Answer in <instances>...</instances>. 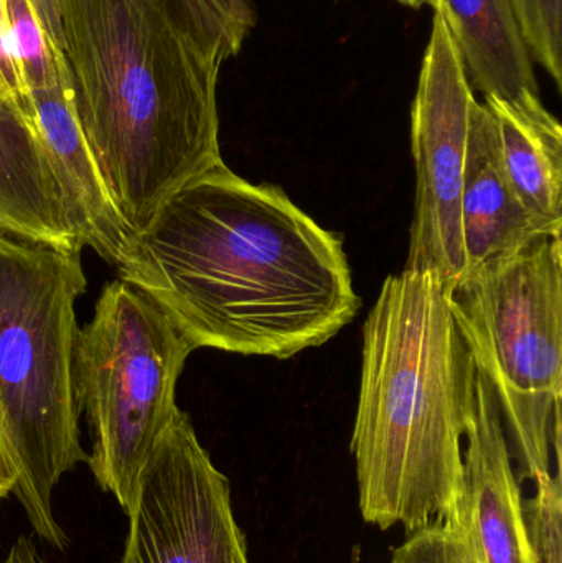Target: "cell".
<instances>
[{
    "label": "cell",
    "mask_w": 562,
    "mask_h": 563,
    "mask_svg": "<svg viewBox=\"0 0 562 563\" xmlns=\"http://www.w3.org/2000/svg\"><path fill=\"white\" fill-rule=\"evenodd\" d=\"M0 231L59 250L82 246L32 119L0 98Z\"/></svg>",
    "instance_id": "11"
},
{
    "label": "cell",
    "mask_w": 562,
    "mask_h": 563,
    "mask_svg": "<svg viewBox=\"0 0 562 563\" xmlns=\"http://www.w3.org/2000/svg\"><path fill=\"white\" fill-rule=\"evenodd\" d=\"M33 13L45 33L49 52L55 58L56 68L66 73L62 40V0H29Z\"/></svg>",
    "instance_id": "19"
},
{
    "label": "cell",
    "mask_w": 562,
    "mask_h": 563,
    "mask_svg": "<svg viewBox=\"0 0 562 563\" xmlns=\"http://www.w3.org/2000/svg\"><path fill=\"white\" fill-rule=\"evenodd\" d=\"M5 5L13 48H15L16 59H19L29 91L30 89L45 88L62 76H66L65 73L56 68L45 33H43L29 0H5Z\"/></svg>",
    "instance_id": "17"
},
{
    "label": "cell",
    "mask_w": 562,
    "mask_h": 563,
    "mask_svg": "<svg viewBox=\"0 0 562 563\" xmlns=\"http://www.w3.org/2000/svg\"><path fill=\"white\" fill-rule=\"evenodd\" d=\"M497 128L505 172L521 203L550 228L562 231V128L540 98H485Z\"/></svg>",
    "instance_id": "12"
},
{
    "label": "cell",
    "mask_w": 562,
    "mask_h": 563,
    "mask_svg": "<svg viewBox=\"0 0 562 563\" xmlns=\"http://www.w3.org/2000/svg\"><path fill=\"white\" fill-rule=\"evenodd\" d=\"M477 366L428 274L386 277L363 327L353 427L363 521L406 534L451 518L475 417Z\"/></svg>",
    "instance_id": "3"
},
{
    "label": "cell",
    "mask_w": 562,
    "mask_h": 563,
    "mask_svg": "<svg viewBox=\"0 0 562 563\" xmlns=\"http://www.w3.org/2000/svg\"><path fill=\"white\" fill-rule=\"evenodd\" d=\"M0 98L12 102L33 121L29 88H26L22 68H20L15 48H13L5 0H0Z\"/></svg>",
    "instance_id": "18"
},
{
    "label": "cell",
    "mask_w": 562,
    "mask_h": 563,
    "mask_svg": "<svg viewBox=\"0 0 562 563\" xmlns=\"http://www.w3.org/2000/svg\"><path fill=\"white\" fill-rule=\"evenodd\" d=\"M530 56L562 88V0H511Z\"/></svg>",
    "instance_id": "16"
},
{
    "label": "cell",
    "mask_w": 562,
    "mask_h": 563,
    "mask_svg": "<svg viewBox=\"0 0 562 563\" xmlns=\"http://www.w3.org/2000/svg\"><path fill=\"white\" fill-rule=\"evenodd\" d=\"M451 518L408 534L392 563H531L520 482L497 394L477 369L475 417Z\"/></svg>",
    "instance_id": "9"
},
{
    "label": "cell",
    "mask_w": 562,
    "mask_h": 563,
    "mask_svg": "<svg viewBox=\"0 0 562 563\" xmlns=\"http://www.w3.org/2000/svg\"><path fill=\"white\" fill-rule=\"evenodd\" d=\"M85 291L78 251L0 231V440L33 531L59 551L68 538L53 512V489L88 463L73 373L75 307Z\"/></svg>",
    "instance_id": "4"
},
{
    "label": "cell",
    "mask_w": 562,
    "mask_h": 563,
    "mask_svg": "<svg viewBox=\"0 0 562 563\" xmlns=\"http://www.w3.org/2000/svg\"><path fill=\"white\" fill-rule=\"evenodd\" d=\"M76 118L131 236L184 185L223 162L218 79L162 0H62Z\"/></svg>",
    "instance_id": "2"
},
{
    "label": "cell",
    "mask_w": 562,
    "mask_h": 563,
    "mask_svg": "<svg viewBox=\"0 0 562 563\" xmlns=\"http://www.w3.org/2000/svg\"><path fill=\"white\" fill-rule=\"evenodd\" d=\"M537 495L524 501L525 529L531 563H562L561 462L557 475L538 478Z\"/></svg>",
    "instance_id": "15"
},
{
    "label": "cell",
    "mask_w": 562,
    "mask_h": 563,
    "mask_svg": "<svg viewBox=\"0 0 562 563\" xmlns=\"http://www.w3.org/2000/svg\"><path fill=\"white\" fill-rule=\"evenodd\" d=\"M461 223L465 276L484 264L518 253L540 238L561 236L521 203L502 162L494 115L478 101L472 111Z\"/></svg>",
    "instance_id": "10"
},
{
    "label": "cell",
    "mask_w": 562,
    "mask_h": 563,
    "mask_svg": "<svg viewBox=\"0 0 562 563\" xmlns=\"http://www.w3.org/2000/svg\"><path fill=\"white\" fill-rule=\"evenodd\" d=\"M178 25L210 55L228 62L256 23L253 0H162Z\"/></svg>",
    "instance_id": "14"
},
{
    "label": "cell",
    "mask_w": 562,
    "mask_h": 563,
    "mask_svg": "<svg viewBox=\"0 0 562 563\" xmlns=\"http://www.w3.org/2000/svg\"><path fill=\"white\" fill-rule=\"evenodd\" d=\"M197 350L170 314L129 282L106 285L76 338L75 394L88 423V465L122 511L134 505L142 470L178 410L175 394Z\"/></svg>",
    "instance_id": "6"
},
{
    "label": "cell",
    "mask_w": 562,
    "mask_h": 563,
    "mask_svg": "<svg viewBox=\"0 0 562 563\" xmlns=\"http://www.w3.org/2000/svg\"><path fill=\"white\" fill-rule=\"evenodd\" d=\"M449 305L497 394L518 482L550 475L551 452H561V236L472 271L449 290Z\"/></svg>",
    "instance_id": "5"
},
{
    "label": "cell",
    "mask_w": 562,
    "mask_h": 563,
    "mask_svg": "<svg viewBox=\"0 0 562 563\" xmlns=\"http://www.w3.org/2000/svg\"><path fill=\"white\" fill-rule=\"evenodd\" d=\"M472 88L485 98H540L511 0H442Z\"/></svg>",
    "instance_id": "13"
},
{
    "label": "cell",
    "mask_w": 562,
    "mask_h": 563,
    "mask_svg": "<svg viewBox=\"0 0 562 563\" xmlns=\"http://www.w3.org/2000/svg\"><path fill=\"white\" fill-rule=\"evenodd\" d=\"M398 2L405 3L408 7H415V9H419V7H434L439 0H398Z\"/></svg>",
    "instance_id": "22"
},
{
    "label": "cell",
    "mask_w": 562,
    "mask_h": 563,
    "mask_svg": "<svg viewBox=\"0 0 562 563\" xmlns=\"http://www.w3.org/2000/svg\"><path fill=\"white\" fill-rule=\"evenodd\" d=\"M119 563H250L227 476L178 409L152 450Z\"/></svg>",
    "instance_id": "8"
},
{
    "label": "cell",
    "mask_w": 562,
    "mask_h": 563,
    "mask_svg": "<svg viewBox=\"0 0 562 563\" xmlns=\"http://www.w3.org/2000/svg\"><path fill=\"white\" fill-rule=\"evenodd\" d=\"M16 483H19V476H16L15 466L0 440V499L15 492Z\"/></svg>",
    "instance_id": "21"
},
{
    "label": "cell",
    "mask_w": 562,
    "mask_h": 563,
    "mask_svg": "<svg viewBox=\"0 0 562 563\" xmlns=\"http://www.w3.org/2000/svg\"><path fill=\"white\" fill-rule=\"evenodd\" d=\"M118 271L197 350L289 360L332 340L362 307L342 234L224 162L158 208Z\"/></svg>",
    "instance_id": "1"
},
{
    "label": "cell",
    "mask_w": 562,
    "mask_h": 563,
    "mask_svg": "<svg viewBox=\"0 0 562 563\" xmlns=\"http://www.w3.org/2000/svg\"><path fill=\"white\" fill-rule=\"evenodd\" d=\"M432 9L431 36L411 108L416 197L405 271L428 274L452 290L467 273L461 198L477 98L444 3L439 0Z\"/></svg>",
    "instance_id": "7"
},
{
    "label": "cell",
    "mask_w": 562,
    "mask_h": 563,
    "mask_svg": "<svg viewBox=\"0 0 562 563\" xmlns=\"http://www.w3.org/2000/svg\"><path fill=\"white\" fill-rule=\"evenodd\" d=\"M0 563H46L43 561L42 555L36 551L35 544H33L32 539L22 538L15 542V544L10 548L9 554L5 555V559H2Z\"/></svg>",
    "instance_id": "20"
}]
</instances>
